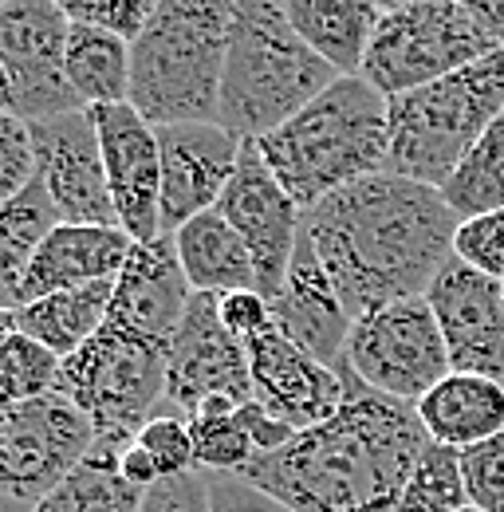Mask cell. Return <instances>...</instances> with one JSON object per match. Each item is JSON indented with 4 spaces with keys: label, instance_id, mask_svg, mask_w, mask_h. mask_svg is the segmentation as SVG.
I'll return each mask as SVG.
<instances>
[{
    "label": "cell",
    "instance_id": "1",
    "mask_svg": "<svg viewBox=\"0 0 504 512\" xmlns=\"http://www.w3.org/2000/svg\"><path fill=\"white\" fill-rule=\"evenodd\" d=\"M457 213L441 190L375 174L304 213V233L351 320L394 300L426 296L453 260Z\"/></svg>",
    "mask_w": 504,
    "mask_h": 512
},
{
    "label": "cell",
    "instance_id": "2",
    "mask_svg": "<svg viewBox=\"0 0 504 512\" xmlns=\"http://www.w3.org/2000/svg\"><path fill=\"white\" fill-rule=\"evenodd\" d=\"M430 446L418 406L363 386L351 371L347 402L241 473L292 512H394Z\"/></svg>",
    "mask_w": 504,
    "mask_h": 512
},
{
    "label": "cell",
    "instance_id": "3",
    "mask_svg": "<svg viewBox=\"0 0 504 512\" xmlns=\"http://www.w3.org/2000/svg\"><path fill=\"white\" fill-rule=\"evenodd\" d=\"M256 146L288 197L312 213L331 193L390 170V99L363 75H343Z\"/></svg>",
    "mask_w": 504,
    "mask_h": 512
},
{
    "label": "cell",
    "instance_id": "4",
    "mask_svg": "<svg viewBox=\"0 0 504 512\" xmlns=\"http://www.w3.org/2000/svg\"><path fill=\"white\" fill-rule=\"evenodd\" d=\"M233 0H162L130 44V107L150 123H217Z\"/></svg>",
    "mask_w": 504,
    "mask_h": 512
},
{
    "label": "cell",
    "instance_id": "5",
    "mask_svg": "<svg viewBox=\"0 0 504 512\" xmlns=\"http://www.w3.org/2000/svg\"><path fill=\"white\" fill-rule=\"evenodd\" d=\"M335 79H343L284 16L276 0H233V36L217 123L241 142H260L292 123Z\"/></svg>",
    "mask_w": 504,
    "mask_h": 512
},
{
    "label": "cell",
    "instance_id": "6",
    "mask_svg": "<svg viewBox=\"0 0 504 512\" xmlns=\"http://www.w3.org/2000/svg\"><path fill=\"white\" fill-rule=\"evenodd\" d=\"M504 119V52L390 99V174L441 190Z\"/></svg>",
    "mask_w": 504,
    "mask_h": 512
},
{
    "label": "cell",
    "instance_id": "7",
    "mask_svg": "<svg viewBox=\"0 0 504 512\" xmlns=\"http://www.w3.org/2000/svg\"><path fill=\"white\" fill-rule=\"evenodd\" d=\"M166 351L170 343L107 323L87 347L63 359L56 390L91 418L95 453L123 457L158 414L166 398Z\"/></svg>",
    "mask_w": 504,
    "mask_h": 512
},
{
    "label": "cell",
    "instance_id": "8",
    "mask_svg": "<svg viewBox=\"0 0 504 512\" xmlns=\"http://www.w3.org/2000/svg\"><path fill=\"white\" fill-rule=\"evenodd\" d=\"M493 52L501 48L477 20L473 4L386 0V12L371 36L359 75L382 99H398L406 91L438 83L461 67L481 64Z\"/></svg>",
    "mask_w": 504,
    "mask_h": 512
},
{
    "label": "cell",
    "instance_id": "9",
    "mask_svg": "<svg viewBox=\"0 0 504 512\" xmlns=\"http://www.w3.org/2000/svg\"><path fill=\"white\" fill-rule=\"evenodd\" d=\"M71 16L56 0H0V99L4 115L52 123L87 111L67 79Z\"/></svg>",
    "mask_w": 504,
    "mask_h": 512
},
{
    "label": "cell",
    "instance_id": "10",
    "mask_svg": "<svg viewBox=\"0 0 504 512\" xmlns=\"http://www.w3.org/2000/svg\"><path fill=\"white\" fill-rule=\"evenodd\" d=\"M347 367L363 386L418 406L441 379L453 375L430 300H394L359 316L347 339Z\"/></svg>",
    "mask_w": 504,
    "mask_h": 512
},
{
    "label": "cell",
    "instance_id": "11",
    "mask_svg": "<svg viewBox=\"0 0 504 512\" xmlns=\"http://www.w3.org/2000/svg\"><path fill=\"white\" fill-rule=\"evenodd\" d=\"M91 453L95 426L60 390L0 410V481L28 509L60 489Z\"/></svg>",
    "mask_w": 504,
    "mask_h": 512
},
{
    "label": "cell",
    "instance_id": "12",
    "mask_svg": "<svg viewBox=\"0 0 504 512\" xmlns=\"http://www.w3.org/2000/svg\"><path fill=\"white\" fill-rule=\"evenodd\" d=\"M217 213L245 241L252 264H256V292L272 304L284 292L292 256H296V245H300L304 209L280 186V178L272 174V166L264 162L256 142H245L237 174H233L229 190L221 197Z\"/></svg>",
    "mask_w": 504,
    "mask_h": 512
},
{
    "label": "cell",
    "instance_id": "13",
    "mask_svg": "<svg viewBox=\"0 0 504 512\" xmlns=\"http://www.w3.org/2000/svg\"><path fill=\"white\" fill-rule=\"evenodd\" d=\"M213 398L249 402V351L225 327L217 296H193L186 320L166 351V402L193 418Z\"/></svg>",
    "mask_w": 504,
    "mask_h": 512
},
{
    "label": "cell",
    "instance_id": "14",
    "mask_svg": "<svg viewBox=\"0 0 504 512\" xmlns=\"http://www.w3.org/2000/svg\"><path fill=\"white\" fill-rule=\"evenodd\" d=\"M245 351L252 367V402L296 434L327 422L351 394V367L343 375L323 367L300 343H292L276 320L256 331Z\"/></svg>",
    "mask_w": 504,
    "mask_h": 512
},
{
    "label": "cell",
    "instance_id": "15",
    "mask_svg": "<svg viewBox=\"0 0 504 512\" xmlns=\"http://www.w3.org/2000/svg\"><path fill=\"white\" fill-rule=\"evenodd\" d=\"M445 335L449 367L457 375H481L504 386V284L461 264L441 268L426 292Z\"/></svg>",
    "mask_w": 504,
    "mask_h": 512
},
{
    "label": "cell",
    "instance_id": "16",
    "mask_svg": "<svg viewBox=\"0 0 504 512\" xmlns=\"http://www.w3.org/2000/svg\"><path fill=\"white\" fill-rule=\"evenodd\" d=\"M32 138H36V154H40V178L60 209L63 225L119 229L115 197H111V182H107V162H103V138H99L91 111L36 123Z\"/></svg>",
    "mask_w": 504,
    "mask_h": 512
},
{
    "label": "cell",
    "instance_id": "17",
    "mask_svg": "<svg viewBox=\"0 0 504 512\" xmlns=\"http://www.w3.org/2000/svg\"><path fill=\"white\" fill-rule=\"evenodd\" d=\"M91 119L103 138L107 182L115 197L119 229L134 245H150L166 237L162 229V146L158 130L150 127L130 103L91 107Z\"/></svg>",
    "mask_w": 504,
    "mask_h": 512
},
{
    "label": "cell",
    "instance_id": "18",
    "mask_svg": "<svg viewBox=\"0 0 504 512\" xmlns=\"http://www.w3.org/2000/svg\"><path fill=\"white\" fill-rule=\"evenodd\" d=\"M162 146V229L174 237L201 213H213L229 190L245 142L221 123L158 130Z\"/></svg>",
    "mask_w": 504,
    "mask_h": 512
},
{
    "label": "cell",
    "instance_id": "19",
    "mask_svg": "<svg viewBox=\"0 0 504 512\" xmlns=\"http://www.w3.org/2000/svg\"><path fill=\"white\" fill-rule=\"evenodd\" d=\"M272 320L323 367H331L339 375L347 371V339H351L355 320H351L339 288L331 284L327 268L319 264L308 233H300L284 292L272 300Z\"/></svg>",
    "mask_w": 504,
    "mask_h": 512
},
{
    "label": "cell",
    "instance_id": "20",
    "mask_svg": "<svg viewBox=\"0 0 504 512\" xmlns=\"http://www.w3.org/2000/svg\"><path fill=\"white\" fill-rule=\"evenodd\" d=\"M189 300H193V288L186 280L178 245L174 237H158L150 245L130 249V260L115 284V304L107 323L170 343L186 320Z\"/></svg>",
    "mask_w": 504,
    "mask_h": 512
},
{
    "label": "cell",
    "instance_id": "21",
    "mask_svg": "<svg viewBox=\"0 0 504 512\" xmlns=\"http://www.w3.org/2000/svg\"><path fill=\"white\" fill-rule=\"evenodd\" d=\"M134 241L123 229H95V225H60L40 253L32 256L16 296L8 300V308H24L60 292H75L87 284H103V280H119V272L130 260ZM4 308V312H8Z\"/></svg>",
    "mask_w": 504,
    "mask_h": 512
},
{
    "label": "cell",
    "instance_id": "22",
    "mask_svg": "<svg viewBox=\"0 0 504 512\" xmlns=\"http://www.w3.org/2000/svg\"><path fill=\"white\" fill-rule=\"evenodd\" d=\"M418 418L430 442L469 449L504 434V386L481 375H449L422 402Z\"/></svg>",
    "mask_w": 504,
    "mask_h": 512
},
{
    "label": "cell",
    "instance_id": "23",
    "mask_svg": "<svg viewBox=\"0 0 504 512\" xmlns=\"http://www.w3.org/2000/svg\"><path fill=\"white\" fill-rule=\"evenodd\" d=\"M115 284L119 280H103V284H87L75 292L24 304V308H8L4 331H24L28 339L44 343L52 355L71 359L79 347H87L107 327L111 304H115Z\"/></svg>",
    "mask_w": 504,
    "mask_h": 512
},
{
    "label": "cell",
    "instance_id": "24",
    "mask_svg": "<svg viewBox=\"0 0 504 512\" xmlns=\"http://www.w3.org/2000/svg\"><path fill=\"white\" fill-rule=\"evenodd\" d=\"M304 44L319 52L339 75H359L386 0H280Z\"/></svg>",
    "mask_w": 504,
    "mask_h": 512
},
{
    "label": "cell",
    "instance_id": "25",
    "mask_svg": "<svg viewBox=\"0 0 504 512\" xmlns=\"http://www.w3.org/2000/svg\"><path fill=\"white\" fill-rule=\"evenodd\" d=\"M186 280L193 296H229V292H256V264L237 229L213 209L193 217L174 233Z\"/></svg>",
    "mask_w": 504,
    "mask_h": 512
},
{
    "label": "cell",
    "instance_id": "26",
    "mask_svg": "<svg viewBox=\"0 0 504 512\" xmlns=\"http://www.w3.org/2000/svg\"><path fill=\"white\" fill-rule=\"evenodd\" d=\"M60 225V209H56V201H52L40 174L28 190H20L12 201L0 205V300H4V308L16 296L32 256L40 253V245Z\"/></svg>",
    "mask_w": 504,
    "mask_h": 512
},
{
    "label": "cell",
    "instance_id": "27",
    "mask_svg": "<svg viewBox=\"0 0 504 512\" xmlns=\"http://www.w3.org/2000/svg\"><path fill=\"white\" fill-rule=\"evenodd\" d=\"M63 67L87 111L130 103V44L119 36L87 24H71Z\"/></svg>",
    "mask_w": 504,
    "mask_h": 512
},
{
    "label": "cell",
    "instance_id": "28",
    "mask_svg": "<svg viewBox=\"0 0 504 512\" xmlns=\"http://www.w3.org/2000/svg\"><path fill=\"white\" fill-rule=\"evenodd\" d=\"M445 205L457 221L504 213V119H497L489 134L461 158V166L441 186Z\"/></svg>",
    "mask_w": 504,
    "mask_h": 512
},
{
    "label": "cell",
    "instance_id": "29",
    "mask_svg": "<svg viewBox=\"0 0 504 512\" xmlns=\"http://www.w3.org/2000/svg\"><path fill=\"white\" fill-rule=\"evenodd\" d=\"M146 489L130 485L119 473V457L91 453L60 489H52L28 512H138Z\"/></svg>",
    "mask_w": 504,
    "mask_h": 512
},
{
    "label": "cell",
    "instance_id": "30",
    "mask_svg": "<svg viewBox=\"0 0 504 512\" xmlns=\"http://www.w3.org/2000/svg\"><path fill=\"white\" fill-rule=\"evenodd\" d=\"M189 430H193V449H197V469L201 473L241 477L260 457V449L252 442V430L241 418V402H233V398L205 402L189 418Z\"/></svg>",
    "mask_w": 504,
    "mask_h": 512
},
{
    "label": "cell",
    "instance_id": "31",
    "mask_svg": "<svg viewBox=\"0 0 504 512\" xmlns=\"http://www.w3.org/2000/svg\"><path fill=\"white\" fill-rule=\"evenodd\" d=\"M469 509V489H465V469H461V449L430 442L422 449L402 497L394 512H461Z\"/></svg>",
    "mask_w": 504,
    "mask_h": 512
},
{
    "label": "cell",
    "instance_id": "32",
    "mask_svg": "<svg viewBox=\"0 0 504 512\" xmlns=\"http://www.w3.org/2000/svg\"><path fill=\"white\" fill-rule=\"evenodd\" d=\"M0 355H4V371H0L4 406L28 402V398H44V394H56L63 359L60 355H52L44 343L28 339L24 331H4V339H0Z\"/></svg>",
    "mask_w": 504,
    "mask_h": 512
},
{
    "label": "cell",
    "instance_id": "33",
    "mask_svg": "<svg viewBox=\"0 0 504 512\" xmlns=\"http://www.w3.org/2000/svg\"><path fill=\"white\" fill-rule=\"evenodd\" d=\"M134 446H142L150 453V461L158 465L162 481L197 469L193 430H189V418H182V414H154V418L142 426V434L134 438Z\"/></svg>",
    "mask_w": 504,
    "mask_h": 512
},
{
    "label": "cell",
    "instance_id": "34",
    "mask_svg": "<svg viewBox=\"0 0 504 512\" xmlns=\"http://www.w3.org/2000/svg\"><path fill=\"white\" fill-rule=\"evenodd\" d=\"M158 4L162 0H63V12L71 16V24H87L134 44L154 20Z\"/></svg>",
    "mask_w": 504,
    "mask_h": 512
},
{
    "label": "cell",
    "instance_id": "35",
    "mask_svg": "<svg viewBox=\"0 0 504 512\" xmlns=\"http://www.w3.org/2000/svg\"><path fill=\"white\" fill-rule=\"evenodd\" d=\"M40 174V154L32 123L16 115H0V197L12 201L20 190H28Z\"/></svg>",
    "mask_w": 504,
    "mask_h": 512
},
{
    "label": "cell",
    "instance_id": "36",
    "mask_svg": "<svg viewBox=\"0 0 504 512\" xmlns=\"http://www.w3.org/2000/svg\"><path fill=\"white\" fill-rule=\"evenodd\" d=\"M469 505L481 512H504V434L461 449Z\"/></svg>",
    "mask_w": 504,
    "mask_h": 512
},
{
    "label": "cell",
    "instance_id": "37",
    "mask_svg": "<svg viewBox=\"0 0 504 512\" xmlns=\"http://www.w3.org/2000/svg\"><path fill=\"white\" fill-rule=\"evenodd\" d=\"M453 256L504 284V213L461 221L453 237Z\"/></svg>",
    "mask_w": 504,
    "mask_h": 512
},
{
    "label": "cell",
    "instance_id": "38",
    "mask_svg": "<svg viewBox=\"0 0 504 512\" xmlns=\"http://www.w3.org/2000/svg\"><path fill=\"white\" fill-rule=\"evenodd\" d=\"M138 512H213L209 477L201 469L182 473V477H166V481H158V485L146 489Z\"/></svg>",
    "mask_w": 504,
    "mask_h": 512
},
{
    "label": "cell",
    "instance_id": "39",
    "mask_svg": "<svg viewBox=\"0 0 504 512\" xmlns=\"http://www.w3.org/2000/svg\"><path fill=\"white\" fill-rule=\"evenodd\" d=\"M205 477H209L213 512H292L264 489L249 485L245 477H225V473H205Z\"/></svg>",
    "mask_w": 504,
    "mask_h": 512
},
{
    "label": "cell",
    "instance_id": "40",
    "mask_svg": "<svg viewBox=\"0 0 504 512\" xmlns=\"http://www.w3.org/2000/svg\"><path fill=\"white\" fill-rule=\"evenodd\" d=\"M217 304H221L225 327H229L241 343H249L256 331H264V327L272 323V304H268L260 292H229V296H217Z\"/></svg>",
    "mask_w": 504,
    "mask_h": 512
},
{
    "label": "cell",
    "instance_id": "41",
    "mask_svg": "<svg viewBox=\"0 0 504 512\" xmlns=\"http://www.w3.org/2000/svg\"><path fill=\"white\" fill-rule=\"evenodd\" d=\"M119 473H123L130 485H138V489H150V485H158L162 481V473H158V465L150 461V453L142 446H130L119 457Z\"/></svg>",
    "mask_w": 504,
    "mask_h": 512
},
{
    "label": "cell",
    "instance_id": "42",
    "mask_svg": "<svg viewBox=\"0 0 504 512\" xmlns=\"http://www.w3.org/2000/svg\"><path fill=\"white\" fill-rule=\"evenodd\" d=\"M477 20L485 24V32L497 40V48L504 52V0H489V4H473Z\"/></svg>",
    "mask_w": 504,
    "mask_h": 512
},
{
    "label": "cell",
    "instance_id": "43",
    "mask_svg": "<svg viewBox=\"0 0 504 512\" xmlns=\"http://www.w3.org/2000/svg\"><path fill=\"white\" fill-rule=\"evenodd\" d=\"M461 512H481V509H473V505H469V509H461Z\"/></svg>",
    "mask_w": 504,
    "mask_h": 512
}]
</instances>
